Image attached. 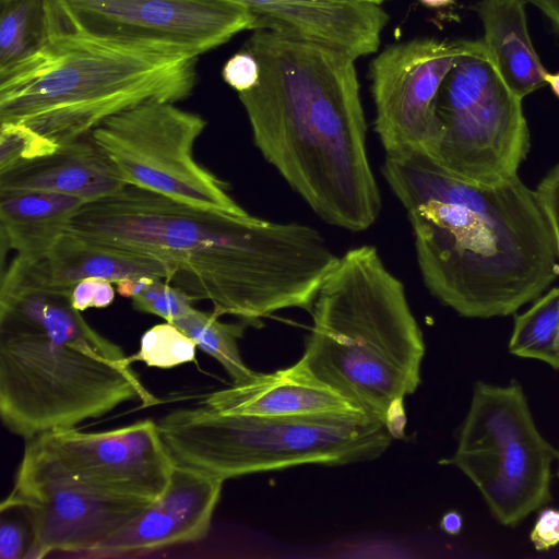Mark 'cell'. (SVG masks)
<instances>
[{
  "mask_svg": "<svg viewBox=\"0 0 559 559\" xmlns=\"http://www.w3.org/2000/svg\"><path fill=\"white\" fill-rule=\"evenodd\" d=\"M59 147L60 145L25 124L0 122V174L50 155Z\"/></svg>",
  "mask_w": 559,
  "mask_h": 559,
  "instance_id": "27",
  "label": "cell"
},
{
  "mask_svg": "<svg viewBox=\"0 0 559 559\" xmlns=\"http://www.w3.org/2000/svg\"><path fill=\"white\" fill-rule=\"evenodd\" d=\"M155 277L141 276L135 278H124L117 282V292L119 295L132 298L150 285Z\"/></svg>",
  "mask_w": 559,
  "mask_h": 559,
  "instance_id": "34",
  "label": "cell"
},
{
  "mask_svg": "<svg viewBox=\"0 0 559 559\" xmlns=\"http://www.w3.org/2000/svg\"><path fill=\"white\" fill-rule=\"evenodd\" d=\"M55 17L53 0H0V76L44 50Z\"/></svg>",
  "mask_w": 559,
  "mask_h": 559,
  "instance_id": "23",
  "label": "cell"
},
{
  "mask_svg": "<svg viewBox=\"0 0 559 559\" xmlns=\"http://www.w3.org/2000/svg\"><path fill=\"white\" fill-rule=\"evenodd\" d=\"M96 277H88L79 282L72 290V305L79 310L83 311L92 308L93 296L97 283Z\"/></svg>",
  "mask_w": 559,
  "mask_h": 559,
  "instance_id": "33",
  "label": "cell"
},
{
  "mask_svg": "<svg viewBox=\"0 0 559 559\" xmlns=\"http://www.w3.org/2000/svg\"><path fill=\"white\" fill-rule=\"evenodd\" d=\"M73 288L35 283L8 267L1 276L0 329L43 333L120 365L123 349L93 329L72 305Z\"/></svg>",
  "mask_w": 559,
  "mask_h": 559,
  "instance_id": "17",
  "label": "cell"
},
{
  "mask_svg": "<svg viewBox=\"0 0 559 559\" xmlns=\"http://www.w3.org/2000/svg\"><path fill=\"white\" fill-rule=\"evenodd\" d=\"M559 325V287L550 289L515 316L508 344L510 354L543 361L554 368Z\"/></svg>",
  "mask_w": 559,
  "mask_h": 559,
  "instance_id": "25",
  "label": "cell"
},
{
  "mask_svg": "<svg viewBox=\"0 0 559 559\" xmlns=\"http://www.w3.org/2000/svg\"><path fill=\"white\" fill-rule=\"evenodd\" d=\"M347 1H356V2H364V3H371L377 5H382L384 2L389 0H347Z\"/></svg>",
  "mask_w": 559,
  "mask_h": 559,
  "instance_id": "41",
  "label": "cell"
},
{
  "mask_svg": "<svg viewBox=\"0 0 559 559\" xmlns=\"http://www.w3.org/2000/svg\"><path fill=\"white\" fill-rule=\"evenodd\" d=\"M131 300L133 309L158 316L169 323L193 309V301L183 292L160 278H155Z\"/></svg>",
  "mask_w": 559,
  "mask_h": 559,
  "instance_id": "28",
  "label": "cell"
},
{
  "mask_svg": "<svg viewBox=\"0 0 559 559\" xmlns=\"http://www.w3.org/2000/svg\"><path fill=\"white\" fill-rule=\"evenodd\" d=\"M530 539L537 551H548L559 544V510L546 508L536 519Z\"/></svg>",
  "mask_w": 559,
  "mask_h": 559,
  "instance_id": "32",
  "label": "cell"
},
{
  "mask_svg": "<svg viewBox=\"0 0 559 559\" xmlns=\"http://www.w3.org/2000/svg\"><path fill=\"white\" fill-rule=\"evenodd\" d=\"M66 231L160 262L165 282L193 302L207 300L217 316L254 326L280 310H311L340 258L311 226L204 209L131 185L85 202Z\"/></svg>",
  "mask_w": 559,
  "mask_h": 559,
  "instance_id": "1",
  "label": "cell"
},
{
  "mask_svg": "<svg viewBox=\"0 0 559 559\" xmlns=\"http://www.w3.org/2000/svg\"><path fill=\"white\" fill-rule=\"evenodd\" d=\"M111 284L112 283L107 280H97L92 307L105 308L114 301L115 290Z\"/></svg>",
  "mask_w": 559,
  "mask_h": 559,
  "instance_id": "35",
  "label": "cell"
},
{
  "mask_svg": "<svg viewBox=\"0 0 559 559\" xmlns=\"http://www.w3.org/2000/svg\"><path fill=\"white\" fill-rule=\"evenodd\" d=\"M558 455L538 430L516 380H480L473 386L456 449L441 463L456 467L474 484L499 524L514 527L551 500Z\"/></svg>",
  "mask_w": 559,
  "mask_h": 559,
  "instance_id": "8",
  "label": "cell"
},
{
  "mask_svg": "<svg viewBox=\"0 0 559 559\" xmlns=\"http://www.w3.org/2000/svg\"><path fill=\"white\" fill-rule=\"evenodd\" d=\"M63 16L91 35L194 57L254 28L243 7L224 0H57Z\"/></svg>",
  "mask_w": 559,
  "mask_h": 559,
  "instance_id": "12",
  "label": "cell"
},
{
  "mask_svg": "<svg viewBox=\"0 0 559 559\" xmlns=\"http://www.w3.org/2000/svg\"><path fill=\"white\" fill-rule=\"evenodd\" d=\"M554 272L556 273L557 276L559 275V264L558 263H556V265L554 266Z\"/></svg>",
  "mask_w": 559,
  "mask_h": 559,
  "instance_id": "42",
  "label": "cell"
},
{
  "mask_svg": "<svg viewBox=\"0 0 559 559\" xmlns=\"http://www.w3.org/2000/svg\"><path fill=\"white\" fill-rule=\"evenodd\" d=\"M457 52L459 40L418 37L390 45L373 58L374 130L385 154L435 155L442 136L436 99Z\"/></svg>",
  "mask_w": 559,
  "mask_h": 559,
  "instance_id": "13",
  "label": "cell"
},
{
  "mask_svg": "<svg viewBox=\"0 0 559 559\" xmlns=\"http://www.w3.org/2000/svg\"><path fill=\"white\" fill-rule=\"evenodd\" d=\"M151 100L105 120L90 136L127 185L204 209L243 214L228 185L194 157L204 118Z\"/></svg>",
  "mask_w": 559,
  "mask_h": 559,
  "instance_id": "11",
  "label": "cell"
},
{
  "mask_svg": "<svg viewBox=\"0 0 559 559\" xmlns=\"http://www.w3.org/2000/svg\"><path fill=\"white\" fill-rule=\"evenodd\" d=\"M127 183L91 136L0 174V190H39L94 201Z\"/></svg>",
  "mask_w": 559,
  "mask_h": 559,
  "instance_id": "20",
  "label": "cell"
},
{
  "mask_svg": "<svg viewBox=\"0 0 559 559\" xmlns=\"http://www.w3.org/2000/svg\"><path fill=\"white\" fill-rule=\"evenodd\" d=\"M176 464L223 479L305 464L344 465L379 457L385 424L361 411L292 416L228 415L204 405L159 418Z\"/></svg>",
  "mask_w": 559,
  "mask_h": 559,
  "instance_id": "6",
  "label": "cell"
},
{
  "mask_svg": "<svg viewBox=\"0 0 559 559\" xmlns=\"http://www.w3.org/2000/svg\"><path fill=\"white\" fill-rule=\"evenodd\" d=\"M454 0H420V2L429 8H440L452 3Z\"/></svg>",
  "mask_w": 559,
  "mask_h": 559,
  "instance_id": "39",
  "label": "cell"
},
{
  "mask_svg": "<svg viewBox=\"0 0 559 559\" xmlns=\"http://www.w3.org/2000/svg\"><path fill=\"white\" fill-rule=\"evenodd\" d=\"M242 49L260 66L259 83L238 97L262 156L324 222L368 229L381 194L355 59L270 29H254Z\"/></svg>",
  "mask_w": 559,
  "mask_h": 559,
  "instance_id": "3",
  "label": "cell"
},
{
  "mask_svg": "<svg viewBox=\"0 0 559 559\" xmlns=\"http://www.w3.org/2000/svg\"><path fill=\"white\" fill-rule=\"evenodd\" d=\"M222 76L237 93L246 92L259 83L260 66L252 53L242 49L226 61Z\"/></svg>",
  "mask_w": 559,
  "mask_h": 559,
  "instance_id": "30",
  "label": "cell"
},
{
  "mask_svg": "<svg viewBox=\"0 0 559 559\" xmlns=\"http://www.w3.org/2000/svg\"><path fill=\"white\" fill-rule=\"evenodd\" d=\"M247 9L254 29L322 45L353 59L378 50L389 14L381 5L347 0H224Z\"/></svg>",
  "mask_w": 559,
  "mask_h": 559,
  "instance_id": "16",
  "label": "cell"
},
{
  "mask_svg": "<svg viewBox=\"0 0 559 559\" xmlns=\"http://www.w3.org/2000/svg\"><path fill=\"white\" fill-rule=\"evenodd\" d=\"M201 404L222 414L252 416L359 411L297 362L271 373H257L246 383L207 394Z\"/></svg>",
  "mask_w": 559,
  "mask_h": 559,
  "instance_id": "18",
  "label": "cell"
},
{
  "mask_svg": "<svg viewBox=\"0 0 559 559\" xmlns=\"http://www.w3.org/2000/svg\"><path fill=\"white\" fill-rule=\"evenodd\" d=\"M311 312L297 364L385 424L389 411L417 390L426 350L403 283L376 247H356L338 258Z\"/></svg>",
  "mask_w": 559,
  "mask_h": 559,
  "instance_id": "4",
  "label": "cell"
},
{
  "mask_svg": "<svg viewBox=\"0 0 559 559\" xmlns=\"http://www.w3.org/2000/svg\"><path fill=\"white\" fill-rule=\"evenodd\" d=\"M554 369L559 370V325H558V334H557V341L555 346V365Z\"/></svg>",
  "mask_w": 559,
  "mask_h": 559,
  "instance_id": "40",
  "label": "cell"
},
{
  "mask_svg": "<svg viewBox=\"0 0 559 559\" xmlns=\"http://www.w3.org/2000/svg\"><path fill=\"white\" fill-rule=\"evenodd\" d=\"M559 451V450H558ZM558 464H559V455H558ZM558 476H559V465H558Z\"/></svg>",
  "mask_w": 559,
  "mask_h": 559,
  "instance_id": "43",
  "label": "cell"
},
{
  "mask_svg": "<svg viewBox=\"0 0 559 559\" xmlns=\"http://www.w3.org/2000/svg\"><path fill=\"white\" fill-rule=\"evenodd\" d=\"M224 480L175 464L163 493L136 518L86 555L109 557L148 552L202 540L211 527Z\"/></svg>",
  "mask_w": 559,
  "mask_h": 559,
  "instance_id": "15",
  "label": "cell"
},
{
  "mask_svg": "<svg viewBox=\"0 0 559 559\" xmlns=\"http://www.w3.org/2000/svg\"><path fill=\"white\" fill-rule=\"evenodd\" d=\"M442 136L433 156L442 168L490 186L518 176L530 131L516 96L483 39H459V52L436 99Z\"/></svg>",
  "mask_w": 559,
  "mask_h": 559,
  "instance_id": "9",
  "label": "cell"
},
{
  "mask_svg": "<svg viewBox=\"0 0 559 559\" xmlns=\"http://www.w3.org/2000/svg\"><path fill=\"white\" fill-rule=\"evenodd\" d=\"M539 9L559 31V0H528Z\"/></svg>",
  "mask_w": 559,
  "mask_h": 559,
  "instance_id": "36",
  "label": "cell"
},
{
  "mask_svg": "<svg viewBox=\"0 0 559 559\" xmlns=\"http://www.w3.org/2000/svg\"><path fill=\"white\" fill-rule=\"evenodd\" d=\"M218 317L214 311L193 308L171 323L188 335L198 348L216 359L234 384L246 383L257 374L243 362L238 347V340L248 324L243 321L225 323Z\"/></svg>",
  "mask_w": 559,
  "mask_h": 559,
  "instance_id": "24",
  "label": "cell"
},
{
  "mask_svg": "<svg viewBox=\"0 0 559 559\" xmlns=\"http://www.w3.org/2000/svg\"><path fill=\"white\" fill-rule=\"evenodd\" d=\"M546 83L550 85L554 93L559 97V72L556 74L547 73L545 76Z\"/></svg>",
  "mask_w": 559,
  "mask_h": 559,
  "instance_id": "38",
  "label": "cell"
},
{
  "mask_svg": "<svg viewBox=\"0 0 559 559\" xmlns=\"http://www.w3.org/2000/svg\"><path fill=\"white\" fill-rule=\"evenodd\" d=\"M128 401L159 402L131 365L43 333L0 329V416L12 433L28 440L74 428Z\"/></svg>",
  "mask_w": 559,
  "mask_h": 559,
  "instance_id": "7",
  "label": "cell"
},
{
  "mask_svg": "<svg viewBox=\"0 0 559 559\" xmlns=\"http://www.w3.org/2000/svg\"><path fill=\"white\" fill-rule=\"evenodd\" d=\"M534 191L551 230L559 259V164L543 178Z\"/></svg>",
  "mask_w": 559,
  "mask_h": 559,
  "instance_id": "31",
  "label": "cell"
},
{
  "mask_svg": "<svg viewBox=\"0 0 559 559\" xmlns=\"http://www.w3.org/2000/svg\"><path fill=\"white\" fill-rule=\"evenodd\" d=\"M175 464L152 419L97 432L58 429L27 440L12 489L67 486L153 501Z\"/></svg>",
  "mask_w": 559,
  "mask_h": 559,
  "instance_id": "10",
  "label": "cell"
},
{
  "mask_svg": "<svg viewBox=\"0 0 559 559\" xmlns=\"http://www.w3.org/2000/svg\"><path fill=\"white\" fill-rule=\"evenodd\" d=\"M9 267L35 283L61 288H73L88 277L111 283L141 276L167 277L165 266L154 259L96 243L70 231H64L44 255L33 260L15 257Z\"/></svg>",
  "mask_w": 559,
  "mask_h": 559,
  "instance_id": "19",
  "label": "cell"
},
{
  "mask_svg": "<svg viewBox=\"0 0 559 559\" xmlns=\"http://www.w3.org/2000/svg\"><path fill=\"white\" fill-rule=\"evenodd\" d=\"M382 175L406 210L425 286L460 316L512 314L557 277L551 230L519 176L472 183L424 152L385 154Z\"/></svg>",
  "mask_w": 559,
  "mask_h": 559,
  "instance_id": "2",
  "label": "cell"
},
{
  "mask_svg": "<svg viewBox=\"0 0 559 559\" xmlns=\"http://www.w3.org/2000/svg\"><path fill=\"white\" fill-rule=\"evenodd\" d=\"M475 10L484 26V43L509 86L524 98L546 85L548 71L532 44L524 0H481Z\"/></svg>",
  "mask_w": 559,
  "mask_h": 559,
  "instance_id": "21",
  "label": "cell"
},
{
  "mask_svg": "<svg viewBox=\"0 0 559 559\" xmlns=\"http://www.w3.org/2000/svg\"><path fill=\"white\" fill-rule=\"evenodd\" d=\"M86 201L39 190H0L2 240L27 260L44 255Z\"/></svg>",
  "mask_w": 559,
  "mask_h": 559,
  "instance_id": "22",
  "label": "cell"
},
{
  "mask_svg": "<svg viewBox=\"0 0 559 559\" xmlns=\"http://www.w3.org/2000/svg\"><path fill=\"white\" fill-rule=\"evenodd\" d=\"M151 502L47 485L12 489L0 507H21L28 512L33 539L27 559H41L57 551L87 554Z\"/></svg>",
  "mask_w": 559,
  "mask_h": 559,
  "instance_id": "14",
  "label": "cell"
},
{
  "mask_svg": "<svg viewBox=\"0 0 559 559\" xmlns=\"http://www.w3.org/2000/svg\"><path fill=\"white\" fill-rule=\"evenodd\" d=\"M440 527L447 534L457 535L463 527L462 515L456 511L444 513L440 521Z\"/></svg>",
  "mask_w": 559,
  "mask_h": 559,
  "instance_id": "37",
  "label": "cell"
},
{
  "mask_svg": "<svg viewBox=\"0 0 559 559\" xmlns=\"http://www.w3.org/2000/svg\"><path fill=\"white\" fill-rule=\"evenodd\" d=\"M53 1L47 46L0 76V122L25 124L64 145L131 107L177 103L192 94L198 58L91 35L72 25Z\"/></svg>",
  "mask_w": 559,
  "mask_h": 559,
  "instance_id": "5",
  "label": "cell"
},
{
  "mask_svg": "<svg viewBox=\"0 0 559 559\" xmlns=\"http://www.w3.org/2000/svg\"><path fill=\"white\" fill-rule=\"evenodd\" d=\"M195 343L176 325L169 322L148 329L141 337L139 352L130 357L148 367L168 369L193 361Z\"/></svg>",
  "mask_w": 559,
  "mask_h": 559,
  "instance_id": "26",
  "label": "cell"
},
{
  "mask_svg": "<svg viewBox=\"0 0 559 559\" xmlns=\"http://www.w3.org/2000/svg\"><path fill=\"white\" fill-rule=\"evenodd\" d=\"M0 558L27 559L33 539L28 512L25 521L13 515L9 508H0Z\"/></svg>",
  "mask_w": 559,
  "mask_h": 559,
  "instance_id": "29",
  "label": "cell"
}]
</instances>
